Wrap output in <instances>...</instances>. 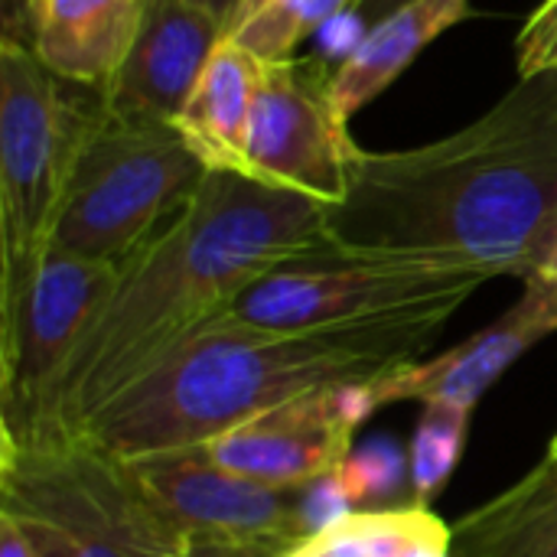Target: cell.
<instances>
[{
    "mask_svg": "<svg viewBox=\"0 0 557 557\" xmlns=\"http://www.w3.org/2000/svg\"><path fill=\"white\" fill-rule=\"evenodd\" d=\"M326 235L346 255L539 274L557 238V72L519 78L483 117L424 147H356Z\"/></svg>",
    "mask_w": 557,
    "mask_h": 557,
    "instance_id": "obj_1",
    "label": "cell"
},
{
    "mask_svg": "<svg viewBox=\"0 0 557 557\" xmlns=\"http://www.w3.org/2000/svg\"><path fill=\"white\" fill-rule=\"evenodd\" d=\"M326 248L323 202L251 173L209 170L189 202L117 268L65 382V428L82 431L258 277Z\"/></svg>",
    "mask_w": 557,
    "mask_h": 557,
    "instance_id": "obj_2",
    "label": "cell"
},
{
    "mask_svg": "<svg viewBox=\"0 0 557 557\" xmlns=\"http://www.w3.org/2000/svg\"><path fill=\"white\" fill-rule=\"evenodd\" d=\"M450 317L434 310L300 333L209 323L75 434L124 460L196 450L294 398L375 385L418 362Z\"/></svg>",
    "mask_w": 557,
    "mask_h": 557,
    "instance_id": "obj_3",
    "label": "cell"
},
{
    "mask_svg": "<svg viewBox=\"0 0 557 557\" xmlns=\"http://www.w3.org/2000/svg\"><path fill=\"white\" fill-rule=\"evenodd\" d=\"M0 512L36 557H189L134 463L85 434L0 447Z\"/></svg>",
    "mask_w": 557,
    "mask_h": 557,
    "instance_id": "obj_4",
    "label": "cell"
},
{
    "mask_svg": "<svg viewBox=\"0 0 557 557\" xmlns=\"http://www.w3.org/2000/svg\"><path fill=\"white\" fill-rule=\"evenodd\" d=\"M36 52L0 42V323L49 251L75 157L95 124Z\"/></svg>",
    "mask_w": 557,
    "mask_h": 557,
    "instance_id": "obj_5",
    "label": "cell"
},
{
    "mask_svg": "<svg viewBox=\"0 0 557 557\" xmlns=\"http://www.w3.org/2000/svg\"><path fill=\"white\" fill-rule=\"evenodd\" d=\"M209 166L173 124H131L101 111L69 173L49 248L124 264L199 189Z\"/></svg>",
    "mask_w": 557,
    "mask_h": 557,
    "instance_id": "obj_6",
    "label": "cell"
},
{
    "mask_svg": "<svg viewBox=\"0 0 557 557\" xmlns=\"http://www.w3.org/2000/svg\"><path fill=\"white\" fill-rule=\"evenodd\" d=\"M490 281L460 264L326 248L258 277L212 323L300 333L408 313H457Z\"/></svg>",
    "mask_w": 557,
    "mask_h": 557,
    "instance_id": "obj_7",
    "label": "cell"
},
{
    "mask_svg": "<svg viewBox=\"0 0 557 557\" xmlns=\"http://www.w3.org/2000/svg\"><path fill=\"white\" fill-rule=\"evenodd\" d=\"M114 281L117 264L46 251L20 307L0 323V447L72 434L62 418L65 382Z\"/></svg>",
    "mask_w": 557,
    "mask_h": 557,
    "instance_id": "obj_8",
    "label": "cell"
},
{
    "mask_svg": "<svg viewBox=\"0 0 557 557\" xmlns=\"http://www.w3.org/2000/svg\"><path fill=\"white\" fill-rule=\"evenodd\" d=\"M131 463L189 557H294L313 539L304 522V490L232 473L202 447Z\"/></svg>",
    "mask_w": 557,
    "mask_h": 557,
    "instance_id": "obj_9",
    "label": "cell"
},
{
    "mask_svg": "<svg viewBox=\"0 0 557 557\" xmlns=\"http://www.w3.org/2000/svg\"><path fill=\"white\" fill-rule=\"evenodd\" d=\"M352 153L349 127L326 98V78L310 75V62L264 65L248 131V173L336 206L346 196Z\"/></svg>",
    "mask_w": 557,
    "mask_h": 557,
    "instance_id": "obj_10",
    "label": "cell"
},
{
    "mask_svg": "<svg viewBox=\"0 0 557 557\" xmlns=\"http://www.w3.org/2000/svg\"><path fill=\"white\" fill-rule=\"evenodd\" d=\"M372 414L375 405L369 385L313 392L232 428L202 450L219 467L248 480L281 490H307L313 480L336 473L349 460L356 428Z\"/></svg>",
    "mask_w": 557,
    "mask_h": 557,
    "instance_id": "obj_11",
    "label": "cell"
},
{
    "mask_svg": "<svg viewBox=\"0 0 557 557\" xmlns=\"http://www.w3.org/2000/svg\"><path fill=\"white\" fill-rule=\"evenodd\" d=\"M222 39V20L199 3L144 0L140 29L101 91V111L131 124H176Z\"/></svg>",
    "mask_w": 557,
    "mask_h": 557,
    "instance_id": "obj_12",
    "label": "cell"
},
{
    "mask_svg": "<svg viewBox=\"0 0 557 557\" xmlns=\"http://www.w3.org/2000/svg\"><path fill=\"white\" fill-rule=\"evenodd\" d=\"M557 333V284L532 274L525 281L522 300L506 310L496 323L473 333L457 349L434 359H418L375 385H369L375 411L398 401L421 405H457L476 408V401L512 369L532 346Z\"/></svg>",
    "mask_w": 557,
    "mask_h": 557,
    "instance_id": "obj_13",
    "label": "cell"
},
{
    "mask_svg": "<svg viewBox=\"0 0 557 557\" xmlns=\"http://www.w3.org/2000/svg\"><path fill=\"white\" fill-rule=\"evenodd\" d=\"M470 0H418L362 33L352 52L326 75V98L343 124L375 101L441 33L463 23Z\"/></svg>",
    "mask_w": 557,
    "mask_h": 557,
    "instance_id": "obj_14",
    "label": "cell"
},
{
    "mask_svg": "<svg viewBox=\"0 0 557 557\" xmlns=\"http://www.w3.org/2000/svg\"><path fill=\"white\" fill-rule=\"evenodd\" d=\"M140 16L144 0H42L33 52L59 78L101 95L127 59Z\"/></svg>",
    "mask_w": 557,
    "mask_h": 557,
    "instance_id": "obj_15",
    "label": "cell"
},
{
    "mask_svg": "<svg viewBox=\"0 0 557 557\" xmlns=\"http://www.w3.org/2000/svg\"><path fill=\"white\" fill-rule=\"evenodd\" d=\"M264 65L232 39H222L206 72L199 75L186 108L176 117V131L202 157L209 170L248 173V131Z\"/></svg>",
    "mask_w": 557,
    "mask_h": 557,
    "instance_id": "obj_16",
    "label": "cell"
},
{
    "mask_svg": "<svg viewBox=\"0 0 557 557\" xmlns=\"http://www.w3.org/2000/svg\"><path fill=\"white\" fill-rule=\"evenodd\" d=\"M450 557H557V467L545 457L516 486L450 529Z\"/></svg>",
    "mask_w": 557,
    "mask_h": 557,
    "instance_id": "obj_17",
    "label": "cell"
},
{
    "mask_svg": "<svg viewBox=\"0 0 557 557\" xmlns=\"http://www.w3.org/2000/svg\"><path fill=\"white\" fill-rule=\"evenodd\" d=\"M294 557H450V529L418 503L356 509Z\"/></svg>",
    "mask_w": 557,
    "mask_h": 557,
    "instance_id": "obj_18",
    "label": "cell"
},
{
    "mask_svg": "<svg viewBox=\"0 0 557 557\" xmlns=\"http://www.w3.org/2000/svg\"><path fill=\"white\" fill-rule=\"evenodd\" d=\"M359 0H242L225 23V39L242 46L261 65L290 62L294 49Z\"/></svg>",
    "mask_w": 557,
    "mask_h": 557,
    "instance_id": "obj_19",
    "label": "cell"
},
{
    "mask_svg": "<svg viewBox=\"0 0 557 557\" xmlns=\"http://www.w3.org/2000/svg\"><path fill=\"white\" fill-rule=\"evenodd\" d=\"M470 414H473L470 408H457V405H424L408 457V480L414 486L418 506L431 509L437 493L454 476L467 447Z\"/></svg>",
    "mask_w": 557,
    "mask_h": 557,
    "instance_id": "obj_20",
    "label": "cell"
},
{
    "mask_svg": "<svg viewBox=\"0 0 557 557\" xmlns=\"http://www.w3.org/2000/svg\"><path fill=\"white\" fill-rule=\"evenodd\" d=\"M339 476L346 483V493L352 506L388 496L398 480L405 476V457L388 441H372L362 454H349V460L339 467Z\"/></svg>",
    "mask_w": 557,
    "mask_h": 557,
    "instance_id": "obj_21",
    "label": "cell"
},
{
    "mask_svg": "<svg viewBox=\"0 0 557 557\" xmlns=\"http://www.w3.org/2000/svg\"><path fill=\"white\" fill-rule=\"evenodd\" d=\"M519 49V75H542L557 72V13L552 10H535L525 29L516 39Z\"/></svg>",
    "mask_w": 557,
    "mask_h": 557,
    "instance_id": "obj_22",
    "label": "cell"
},
{
    "mask_svg": "<svg viewBox=\"0 0 557 557\" xmlns=\"http://www.w3.org/2000/svg\"><path fill=\"white\" fill-rule=\"evenodd\" d=\"M352 512H356V506H352V499L346 493V483H343L339 470L330 473V476L313 480L304 490V522H307L310 535H320V532L333 529L336 522H343Z\"/></svg>",
    "mask_w": 557,
    "mask_h": 557,
    "instance_id": "obj_23",
    "label": "cell"
},
{
    "mask_svg": "<svg viewBox=\"0 0 557 557\" xmlns=\"http://www.w3.org/2000/svg\"><path fill=\"white\" fill-rule=\"evenodd\" d=\"M39 7L42 0H0V42L36 49V29H39Z\"/></svg>",
    "mask_w": 557,
    "mask_h": 557,
    "instance_id": "obj_24",
    "label": "cell"
},
{
    "mask_svg": "<svg viewBox=\"0 0 557 557\" xmlns=\"http://www.w3.org/2000/svg\"><path fill=\"white\" fill-rule=\"evenodd\" d=\"M411 3H418V0H359L356 10H352L349 16H352V20L362 26V33H366V29H372L375 23L388 20L392 13H398V10H405V7H411Z\"/></svg>",
    "mask_w": 557,
    "mask_h": 557,
    "instance_id": "obj_25",
    "label": "cell"
},
{
    "mask_svg": "<svg viewBox=\"0 0 557 557\" xmlns=\"http://www.w3.org/2000/svg\"><path fill=\"white\" fill-rule=\"evenodd\" d=\"M0 557H36V548L23 535V529L0 512Z\"/></svg>",
    "mask_w": 557,
    "mask_h": 557,
    "instance_id": "obj_26",
    "label": "cell"
},
{
    "mask_svg": "<svg viewBox=\"0 0 557 557\" xmlns=\"http://www.w3.org/2000/svg\"><path fill=\"white\" fill-rule=\"evenodd\" d=\"M193 3H199L202 10H209V13H212L215 20H222V26H225V23L232 20V13L238 10L242 0H193Z\"/></svg>",
    "mask_w": 557,
    "mask_h": 557,
    "instance_id": "obj_27",
    "label": "cell"
},
{
    "mask_svg": "<svg viewBox=\"0 0 557 557\" xmlns=\"http://www.w3.org/2000/svg\"><path fill=\"white\" fill-rule=\"evenodd\" d=\"M539 274L557 284V238H555V245H552V251H548V258H545V264H542V271H539Z\"/></svg>",
    "mask_w": 557,
    "mask_h": 557,
    "instance_id": "obj_28",
    "label": "cell"
},
{
    "mask_svg": "<svg viewBox=\"0 0 557 557\" xmlns=\"http://www.w3.org/2000/svg\"><path fill=\"white\" fill-rule=\"evenodd\" d=\"M545 457H548V460H552V463L557 467V437L552 441V447H548V454H545Z\"/></svg>",
    "mask_w": 557,
    "mask_h": 557,
    "instance_id": "obj_29",
    "label": "cell"
},
{
    "mask_svg": "<svg viewBox=\"0 0 557 557\" xmlns=\"http://www.w3.org/2000/svg\"><path fill=\"white\" fill-rule=\"evenodd\" d=\"M542 10H552V13H557V0H545V3H542Z\"/></svg>",
    "mask_w": 557,
    "mask_h": 557,
    "instance_id": "obj_30",
    "label": "cell"
}]
</instances>
